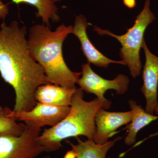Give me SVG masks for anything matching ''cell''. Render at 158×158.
Returning <instances> with one entry per match:
<instances>
[{
    "label": "cell",
    "instance_id": "obj_1",
    "mask_svg": "<svg viewBox=\"0 0 158 158\" xmlns=\"http://www.w3.org/2000/svg\"><path fill=\"white\" fill-rule=\"evenodd\" d=\"M25 26L3 22L0 28V74L15 94V112L29 111L37 104L36 90L48 84L44 69L31 56Z\"/></svg>",
    "mask_w": 158,
    "mask_h": 158
},
{
    "label": "cell",
    "instance_id": "obj_2",
    "mask_svg": "<svg viewBox=\"0 0 158 158\" xmlns=\"http://www.w3.org/2000/svg\"><path fill=\"white\" fill-rule=\"evenodd\" d=\"M73 26H59L55 31L47 26L36 24L29 30L28 47L33 58L42 66L50 84L69 88H76L81 72L72 71L65 64L62 44Z\"/></svg>",
    "mask_w": 158,
    "mask_h": 158
},
{
    "label": "cell",
    "instance_id": "obj_3",
    "mask_svg": "<svg viewBox=\"0 0 158 158\" xmlns=\"http://www.w3.org/2000/svg\"><path fill=\"white\" fill-rule=\"evenodd\" d=\"M83 98L84 91L77 88L72 98L68 115L53 127L45 129L37 138V142L44 148L45 152L59 150L62 146L61 142L72 137L82 135L93 140L97 113L101 108L109 109L112 102H106L98 98L87 102Z\"/></svg>",
    "mask_w": 158,
    "mask_h": 158
},
{
    "label": "cell",
    "instance_id": "obj_4",
    "mask_svg": "<svg viewBox=\"0 0 158 158\" xmlns=\"http://www.w3.org/2000/svg\"><path fill=\"white\" fill-rule=\"evenodd\" d=\"M150 0L145 1L144 8L136 17L135 24L131 28L127 29V32L123 35H115L108 30H102L94 26V30L98 34L115 37L120 42L122 48L119 56L126 63L131 76L134 78L141 73L142 65L139 53L144 40V32L148 26L156 19L154 15L150 9Z\"/></svg>",
    "mask_w": 158,
    "mask_h": 158
},
{
    "label": "cell",
    "instance_id": "obj_5",
    "mask_svg": "<svg viewBox=\"0 0 158 158\" xmlns=\"http://www.w3.org/2000/svg\"><path fill=\"white\" fill-rule=\"evenodd\" d=\"M25 125L21 135H0V158H33L45 152L37 141L41 128Z\"/></svg>",
    "mask_w": 158,
    "mask_h": 158
},
{
    "label": "cell",
    "instance_id": "obj_6",
    "mask_svg": "<svg viewBox=\"0 0 158 158\" xmlns=\"http://www.w3.org/2000/svg\"><path fill=\"white\" fill-rule=\"evenodd\" d=\"M82 70L81 77L77 82L80 88L86 93L95 94L98 98L103 102H110L104 96L108 90L113 89L120 95L127 90L130 80L125 75L120 74L113 80H106L94 73L88 63L82 65Z\"/></svg>",
    "mask_w": 158,
    "mask_h": 158
},
{
    "label": "cell",
    "instance_id": "obj_7",
    "mask_svg": "<svg viewBox=\"0 0 158 158\" xmlns=\"http://www.w3.org/2000/svg\"><path fill=\"white\" fill-rule=\"evenodd\" d=\"M70 106H54L37 102L32 110L15 112L8 107V114L15 120L25 124L41 128L44 126L51 127L56 125L68 115Z\"/></svg>",
    "mask_w": 158,
    "mask_h": 158
},
{
    "label": "cell",
    "instance_id": "obj_8",
    "mask_svg": "<svg viewBox=\"0 0 158 158\" xmlns=\"http://www.w3.org/2000/svg\"><path fill=\"white\" fill-rule=\"evenodd\" d=\"M133 116L131 110L126 112H110L101 108L95 116L96 128L94 141L100 145L107 143L109 138L117 133L116 130L131 122Z\"/></svg>",
    "mask_w": 158,
    "mask_h": 158
},
{
    "label": "cell",
    "instance_id": "obj_9",
    "mask_svg": "<svg viewBox=\"0 0 158 158\" xmlns=\"http://www.w3.org/2000/svg\"><path fill=\"white\" fill-rule=\"evenodd\" d=\"M142 48L146 59L142 74L143 85L141 90L146 98L145 111L153 115L158 104V57L151 52L144 40Z\"/></svg>",
    "mask_w": 158,
    "mask_h": 158
},
{
    "label": "cell",
    "instance_id": "obj_10",
    "mask_svg": "<svg viewBox=\"0 0 158 158\" xmlns=\"http://www.w3.org/2000/svg\"><path fill=\"white\" fill-rule=\"evenodd\" d=\"M88 25L86 18L83 15L77 16L72 34L78 38L81 44V49L88 60V63L98 67L106 68L111 63L127 65L123 61H115L108 59L98 50L90 42L87 35L86 29Z\"/></svg>",
    "mask_w": 158,
    "mask_h": 158
},
{
    "label": "cell",
    "instance_id": "obj_11",
    "mask_svg": "<svg viewBox=\"0 0 158 158\" xmlns=\"http://www.w3.org/2000/svg\"><path fill=\"white\" fill-rule=\"evenodd\" d=\"M76 88H69L53 84L41 85L37 88L34 98L37 102L54 106H70Z\"/></svg>",
    "mask_w": 158,
    "mask_h": 158
},
{
    "label": "cell",
    "instance_id": "obj_12",
    "mask_svg": "<svg viewBox=\"0 0 158 158\" xmlns=\"http://www.w3.org/2000/svg\"><path fill=\"white\" fill-rule=\"evenodd\" d=\"M77 144H73L66 141L71 146L72 150L65 156V158H107L108 151L111 148L116 141L121 139L118 137L113 141L102 145L95 143L93 140H88L83 141L79 137H75Z\"/></svg>",
    "mask_w": 158,
    "mask_h": 158
},
{
    "label": "cell",
    "instance_id": "obj_13",
    "mask_svg": "<svg viewBox=\"0 0 158 158\" xmlns=\"http://www.w3.org/2000/svg\"><path fill=\"white\" fill-rule=\"evenodd\" d=\"M129 104L133 111V116L131 123L123 130L127 129L128 134L125 138V143L131 145L135 142L136 136L140 130L158 118V116L147 113L141 106L134 100L129 101Z\"/></svg>",
    "mask_w": 158,
    "mask_h": 158
},
{
    "label": "cell",
    "instance_id": "obj_14",
    "mask_svg": "<svg viewBox=\"0 0 158 158\" xmlns=\"http://www.w3.org/2000/svg\"><path fill=\"white\" fill-rule=\"evenodd\" d=\"M60 0H11L12 2L19 5L27 4L36 7L37 12L36 15L37 18L42 19L44 23L48 27L50 20L53 23L59 22L60 18L58 15V8L56 3Z\"/></svg>",
    "mask_w": 158,
    "mask_h": 158
},
{
    "label": "cell",
    "instance_id": "obj_15",
    "mask_svg": "<svg viewBox=\"0 0 158 158\" xmlns=\"http://www.w3.org/2000/svg\"><path fill=\"white\" fill-rule=\"evenodd\" d=\"M24 123H17L16 120L8 115V107L0 106V135H21L24 131Z\"/></svg>",
    "mask_w": 158,
    "mask_h": 158
},
{
    "label": "cell",
    "instance_id": "obj_16",
    "mask_svg": "<svg viewBox=\"0 0 158 158\" xmlns=\"http://www.w3.org/2000/svg\"><path fill=\"white\" fill-rule=\"evenodd\" d=\"M8 6L0 0V19H4L9 14Z\"/></svg>",
    "mask_w": 158,
    "mask_h": 158
},
{
    "label": "cell",
    "instance_id": "obj_17",
    "mask_svg": "<svg viewBox=\"0 0 158 158\" xmlns=\"http://www.w3.org/2000/svg\"><path fill=\"white\" fill-rule=\"evenodd\" d=\"M123 3L129 9H133L136 5V0H123Z\"/></svg>",
    "mask_w": 158,
    "mask_h": 158
},
{
    "label": "cell",
    "instance_id": "obj_18",
    "mask_svg": "<svg viewBox=\"0 0 158 158\" xmlns=\"http://www.w3.org/2000/svg\"><path fill=\"white\" fill-rule=\"evenodd\" d=\"M158 135V132L155 133V134H152V135H150L149 136V137H148V138H145V139H144V140H143V141H140V143H141L142 142H143V141H145V140H146V139H148V138H151V137H154V136H156Z\"/></svg>",
    "mask_w": 158,
    "mask_h": 158
},
{
    "label": "cell",
    "instance_id": "obj_19",
    "mask_svg": "<svg viewBox=\"0 0 158 158\" xmlns=\"http://www.w3.org/2000/svg\"><path fill=\"white\" fill-rule=\"evenodd\" d=\"M154 112L156 114H158V103L156 107L155 110H154Z\"/></svg>",
    "mask_w": 158,
    "mask_h": 158
},
{
    "label": "cell",
    "instance_id": "obj_20",
    "mask_svg": "<svg viewBox=\"0 0 158 158\" xmlns=\"http://www.w3.org/2000/svg\"><path fill=\"white\" fill-rule=\"evenodd\" d=\"M33 158H51V157H50L49 156H44L42 157L37 158V157H34Z\"/></svg>",
    "mask_w": 158,
    "mask_h": 158
}]
</instances>
